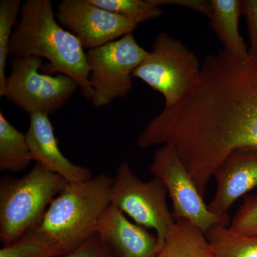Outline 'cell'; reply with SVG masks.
I'll list each match as a JSON object with an SVG mask.
<instances>
[{"label": "cell", "instance_id": "obj_1", "mask_svg": "<svg viewBox=\"0 0 257 257\" xmlns=\"http://www.w3.org/2000/svg\"><path fill=\"white\" fill-rule=\"evenodd\" d=\"M10 40L9 57L46 59L45 71L68 76L78 84L82 96L92 101L87 53L75 35L57 21L50 0H28Z\"/></svg>", "mask_w": 257, "mask_h": 257}, {"label": "cell", "instance_id": "obj_2", "mask_svg": "<svg viewBox=\"0 0 257 257\" xmlns=\"http://www.w3.org/2000/svg\"><path fill=\"white\" fill-rule=\"evenodd\" d=\"M113 177L104 174L67 183L32 229L58 256L73 252L95 236L101 216L111 204Z\"/></svg>", "mask_w": 257, "mask_h": 257}, {"label": "cell", "instance_id": "obj_3", "mask_svg": "<svg viewBox=\"0 0 257 257\" xmlns=\"http://www.w3.org/2000/svg\"><path fill=\"white\" fill-rule=\"evenodd\" d=\"M67 183L38 164L21 178L4 176L0 181L1 242L8 244L35 229Z\"/></svg>", "mask_w": 257, "mask_h": 257}, {"label": "cell", "instance_id": "obj_4", "mask_svg": "<svg viewBox=\"0 0 257 257\" xmlns=\"http://www.w3.org/2000/svg\"><path fill=\"white\" fill-rule=\"evenodd\" d=\"M201 67L195 54L175 37L162 32L155 37L152 52L134 71L133 77L161 93L165 106L169 107L177 104L194 85Z\"/></svg>", "mask_w": 257, "mask_h": 257}, {"label": "cell", "instance_id": "obj_5", "mask_svg": "<svg viewBox=\"0 0 257 257\" xmlns=\"http://www.w3.org/2000/svg\"><path fill=\"white\" fill-rule=\"evenodd\" d=\"M167 187L157 177L143 182L134 174L124 160L116 169L111 190V204L130 216L136 224L154 229L157 233L158 252L175 219L167 207Z\"/></svg>", "mask_w": 257, "mask_h": 257}, {"label": "cell", "instance_id": "obj_6", "mask_svg": "<svg viewBox=\"0 0 257 257\" xmlns=\"http://www.w3.org/2000/svg\"><path fill=\"white\" fill-rule=\"evenodd\" d=\"M42 66L40 57L13 59L11 73L1 96L29 114H55L67 104L79 86L64 74L41 73Z\"/></svg>", "mask_w": 257, "mask_h": 257}, {"label": "cell", "instance_id": "obj_7", "mask_svg": "<svg viewBox=\"0 0 257 257\" xmlns=\"http://www.w3.org/2000/svg\"><path fill=\"white\" fill-rule=\"evenodd\" d=\"M149 52L140 47L133 33L97 48L88 50L89 81L95 107L109 105L127 95L133 88V74Z\"/></svg>", "mask_w": 257, "mask_h": 257}, {"label": "cell", "instance_id": "obj_8", "mask_svg": "<svg viewBox=\"0 0 257 257\" xmlns=\"http://www.w3.org/2000/svg\"><path fill=\"white\" fill-rule=\"evenodd\" d=\"M150 172L163 182L173 205L175 220L184 219L199 228L204 234L215 225L229 226V216L216 215L208 209L190 175L175 149L162 145L155 152Z\"/></svg>", "mask_w": 257, "mask_h": 257}, {"label": "cell", "instance_id": "obj_9", "mask_svg": "<svg viewBox=\"0 0 257 257\" xmlns=\"http://www.w3.org/2000/svg\"><path fill=\"white\" fill-rule=\"evenodd\" d=\"M56 18L88 50L133 33L138 26L136 22L102 9L90 0H62Z\"/></svg>", "mask_w": 257, "mask_h": 257}, {"label": "cell", "instance_id": "obj_10", "mask_svg": "<svg viewBox=\"0 0 257 257\" xmlns=\"http://www.w3.org/2000/svg\"><path fill=\"white\" fill-rule=\"evenodd\" d=\"M214 177L216 194L208 209L216 215H224L238 199L257 187V149L236 150Z\"/></svg>", "mask_w": 257, "mask_h": 257}, {"label": "cell", "instance_id": "obj_11", "mask_svg": "<svg viewBox=\"0 0 257 257\" xmlns=\"http://www.w3.org/2000/svg\"><path fill=\"white\" fill-rule=\"evenodd\" d=\"M26 138L32 160L36 164L60 175L68 183L84 182L92 178V172L89 169L74 165L64 156L49 115L43 113L30 114Z\"/></svg>", "mask_w": 257, "mask_h": 257}, {"label": "cell", "instance_id": "obj_12", "mask_svg": "<svg viewBox=\"0 0 257 257\" xmlns=\"http://www.w3.org/2000/svg\"><path fill=\"white\" fill-rule=\"evenodd\" d=\"M96 234L116 257H156L158 253L157 238L111 204L101 216Z\"/></svg>", "mask_w": 257, "mask_h": 257}, {"label": "cell", "instance_id": "obj_13", "mask_svg": "<svg viewBox=\"0 0 257 257\" xmlns=\"http://www.w3.org/2000/svg\"><path fill=\"white\" fill-rule=\"evenodd\" d=\"M210 26L226 51L239 60L248 57V49L240 35L239 22L243 15V1L210 0Z\"/></svg>", "mask_w": 257, "mask_h": 257}, {"label": "cell", "instance_id": "obj_14", "mask_svg": "<svg viewBox=\"0 0 257 257\" xmlns=\"http://www.w3.org/2000/svg\"><path fill=\"white\" fill-rule=\"evenodd\" d=\"M156 257H216L204 232L190 221L175 220Z\"/></svg>", "mask_w": 257, "mask_h": 257}, {"label": "cell", "instance_id": "obj_15", "mask_svg": "<svg viewBox=\"0 0 257 257\" xmlns=\"http://www.w3.org/2000/svg\"><path fill=\"white\" fill-rule=\"evenodd\" d=\"M32 160L26 134L19 131L0 112V171L18 173Z\"/></svg>", "mask_w": 257, "mask_h": 257}, {"label": "cell", "instance_id": "obj_16", "mask_svg": "<svg viewBox=\"0 0 257 257\" xmlns=\"http://www.w3.org/2000/svg\"><path fill=\"white\" fill-rule=\"evenodd\" d=\"M205 235L216 257H257V236L240 234L221 224Z\"/></svg>", "mask_w": 257, "mask_h": 257}, {"label": "cell", "instance_id": "obj_17", "mask_svg": "<svg viewBox=\"0 0 257 257\" xmlns=\"http://www.w3.org/2000/svg\"><path fill=\"white\" fill-rule=\"evenodd\" d=\"M22 7L23 4L20 0L0 1V96L4 92L8 78L5 72L13 28L19 13H21Z\"/></svg>", "mask_w": 257, "mask_h": 257}, {"label": "cell", "instance_id": "obj_18", "mask_svg": "<svg viewBox=\"0 0 257 257\" xmlns=\"http://www.w3.org/2000/svg\"><path fill=\"white\" fill-rule=\"evenodd\" d=\"M93 4L140 24L160 18L162 11L150 0H90Z\"/></svg>", "mask_w": 257, "mask_h": 257}, {"label": "cell", "instance_id": "obj_19", "mask_svg": "<svg viewBox=\"0 0 257 257\" xmlns=\"http://www.w3.org/2000/svg\"><path fill=\"white\" fill-rule=\"evenodd\" d=\"M0 257H58V255L31 230L13 242L4 245L0 250Z\"/></svg>", "mask_w": 257, "mask_h": 257}, {"label": "cell", "instance_id": "obj_20", "mask_svg": "<svg viewBox=\"0 0 257 257\" xmlns=\"http://www.w3.org/2000/svg\"><path fill=\"white\" fill-rule=\"evenodd\" d=\"M229 227L240 234L257 236L256 194L244 198Z\"/></svg>", "mask_w": 257, "mask_h": 257}, {"label": "cell", "instance_id": "obj_21", "mask_svg": "<svg viewBox=\"0 0 257 257\" xmlns=\"http://www.w3.org/2000/svg\"><path fill=\"white\" fill-rule=\"evenodd\" d=\"M243 15L246 17L250 40L248 57L257 65V0L243 1Z\"/></svg>", "mask_w": 257, "mask_h": 257}, {"label": "cell", "instance_id": "obj_22", "mask_svg": "<svg viewBox=\"0 0 257 257\" xmlns=\"http://www.w3.org/2000/svg\"><path fill=\"white\" fill-rule=\"evenodd\" d=\"M63 257H116L111 248L96 234L78 249Z\"/></svg>", "mask_w": 257, "mask_h": 257}, {"label": "cell", "instance_id": "obj_23", "mask_svg": "<svg viewBox=\"0 0 257 257\" xmlns=\"http://www.w3.org/2000/svg\"><path fill=\"white\" fill-rule=\"evenodd\" d=\"M157 8L161 5H175L185 7L209 18L211 12V2L207 0H150Z\"/></svg>", "mask_w": 257, "mask_h": 257}]
</instances>
